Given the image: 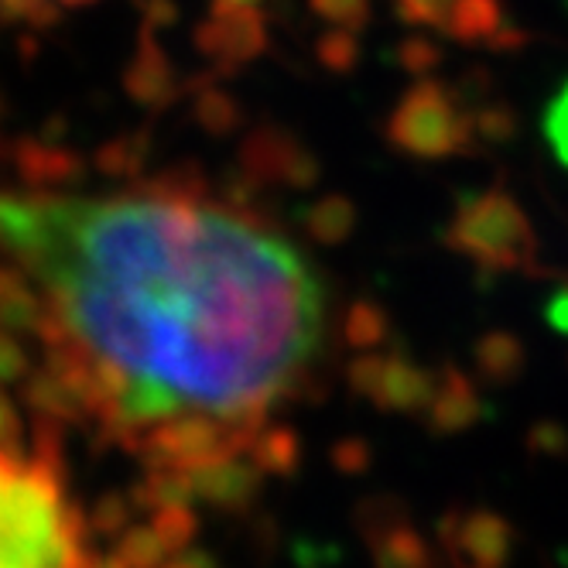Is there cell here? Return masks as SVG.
<instances>
[{
    "mask_svg": "<svg viewBox=\"0 0 568 568\" xmlns=\"http://www.w3.org/2000/svg\"><path fill=\"white\" fill-rule=\"evenodd\" d=\"M21 438H24V425L18 418V408L11 404V397L0 390V453L21 456Z\"/></svg>",
    "mask_w": 568,
    "mask_h": 568,
    "instance_id": "cell-3",
    "label": "cell"
},
{
    "mask_svg": "<svg viewBox=\"0 0 568 568\" xmlns=\"http://www.w3.org/2000/svg\"><path fill=\"white\" fill-rule=\"evenodd\" d=\"M120 558L131 568H151L154 558H158V548H154V538L148 531H131L120 545Z\"/></svg>",
    "mask_w": 568,
    "mask_h": 568,
    "instance_id": "cell-4",
    "label": "cell"
},
{
    "mask_svg": "<svg viewBox=\"0 0 568 568\" xmlns=\"http://www.w3.org/2000/svg\"><path fill=\"white\" fill-rule=\"evenodd\" d=\"M14 8H87L93 0H8Z\"/></svg>",
    "mask_w": 568,
    "mask_h": 568,
    "instance_id": "cell-6",
    "label": "cell"
},
{
    "mask_svg": "<svg viewBox=\"0 0 568 568\" xmlns=\"http://www.w3.org/2000/svg\"><path fill=\"white\" fill-rule=\"evenodd\" d=\"M83 535L59 463L0 453V568H83Z\"/></svg>",
    "mask_w": 568,
    "mask_h": 568,
    "instance_id": "cell-2",
    "label": "cell"
},
{
    "mask_svg": "<svg viewBox=\"0 0 568 568\" xmlns=\"http://www.w3.org/2000/svg\"><path fill=\"white\" fill-rule=\"evenodd\" d=\"M83 568H124V558H100V555H90L87 561H83Z\"/></svg>",
    "mask_w": 568,
    "mask_h": 568,
    "instance_id": "cell-7",
    "label": "cell"
},
{
    "mask_svg": "<svg viewBox=\"0 0 568 568\" xmlns=\"http://www.w3.org/2000/svg\"><path fill=\"white\" fill-rule=\"evenodd\" d=\"M31 336L110 435L264 418L329 339V288L257 210L185 182L0 195Z\"/></svg>",
    "mask_w": 568,
    "mask_h": 568,
    "instance_id": "cell-1",
    "label": "cell"
},
{
    "mask_svg": "<svg viewBox=\"0 0 568 568\" xmlns=\"http://www.w3.org/2000/svg\"><path fill=\"white\" fill-rule=\"evenodd\" d=\"M24 374H28L24 349L11 336H0V384H11V381H18Z\"/></svg>",
    "mask_w": 568,
    "mask_h": 568,
    "instance_id": "cell-5",
    "label": "cell"
}]
</instances>
